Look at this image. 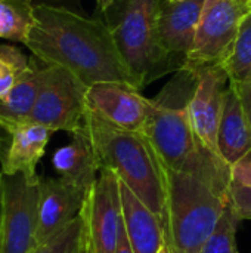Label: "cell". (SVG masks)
I'll list each match as a JSON object with an SVG mask.
<instances>
[{"instance_id": "obj_1", "label": "cell", "mask_w": 251, "mask_h": 253, "mask_svg": "<svg viewBox=\"0 0 251 253\" xmlns=\"http://www.w3.org/2000/svg\"><path fill=\"white\" fill-rule=\"evenodd\" d=\"M24 44L38 61L68 70L86 87L105 82L133 86L115 42L101 19L84 18L65 7L36 4L34 22Z\"/></svg>"}, {"instance_id": "obj_2", "label": "cell", "mask_w": 251, "mask_h": 253, "mask_svg": "<svg viewBox=\"0 0 251 253\" xmlns=\"http://www.w3.org/2000/svg\"><path fill=\"white\" fill-rule=\"evenodd\" d=\"M195 84L194 71H178V76L151 99L142 135L161 166L197 176L228 194L231 168L201 145L192 127L189 102Z\"/></svg>"}, {"instance_id": "obj_3", "label": "cell", "mask_w": 251, "mask_h": 253, "mask_svg": "<svg viewBox=\"0 0 251 253\" xmlns=\"http://www.w3.org/2000/svg\"><path fill=\"white\" fill-rule=\"evenodd\" d=\"M83 130L92 144L99 170L112 172L163 221L166 212L163 169L146 138L111 125L89 107Z\"/></svg>"}, {"instance_id": "obj_4", "label": "cell", "mask_w": 251, "mask_h": 253, "mask_svg": "<svg viewBox=\"0 0 251 253\" xmlns=\"http://www.w3.org/2000/svg\"><path fill=\"white\" fill-rule=\"evenodd\" d=\"M161 169L166 245L170 253H201L228 206V194L189 173Z\"/></svg>"}, {"instance_id": "obj_5", "label": "cell", "mask_w": 251, "mask_h": 253, "mask_svg": "<svg viewBox=\"0 0 251 253\" xmlns=\"http://www.w3.org/2000/svg\"><path fill=\"white\" fill-rule=\"evenodd\" d=\"M161 0H98L104 24L141 90L170 73L157 39Z\"/></svg>"}, {"instance_id": "obj_6", "label": "cell", "mask_w": 251, "mask_h": 253, "mask_svg": "<svg viewBox=\"0 0 251 253\" xmlns=\"http://www.w3.org/2000/svg\"><path fill=\"white\" fill-rule=\"evenodd\" d=\"M0 175V253H33L37 248L40 178Z\"/></svg>"}, {"instance_id": "obj_7", "label": "cell", "mask_w": 251, "mask_h": 253, "mask_svg": "<svg viewBox=\"0 0 251 253\" xmlns=\"http://www.w3.org/2000/svg\"><path fill=\"white\" fill-rule=\"evenodd\" d=\"M87 87L68 70L47 65L46 80L38 93L28 123H37L50 130L74 133L83 126L87 102Z\"/></svg>"}, {"instance_id": "obj_8", "label": "cell", "mask_w": 251, "mask_h": 253, "mask_svg": "<svg viewBox=\"0 0 251 253\" xmlns=\"http://www.w3.org/2000/svg\"><path fill=\"white\" fill-rule=\"evenodd\" d=\"M80 216L86 252L115 253L123 218L120 181L112 172L99 170L86 194Z\"/></svg>"}, {"instance_id": "obj_9", "label": "cell", "mask_w": 251, "mask_h": 253, "mask_svg": "<svg viewBox=\"0 0 251 253\" xmlns=\"http://www.w3.org/2000/svg\"><path fill=\"white\" fill-rule=\"evenodd\" d=\"M249 12L240 0H206L194 47L183 70L223 64L232 50L240 24Z\"/></svg>"}, {"instance_id": "obj_10", "label": "cell", "mask_w": 251, "mask_h": 253, "mask_svg": "<svg viewBox=\"0 0 251 253\" xmlns=\"http://www.w3.org/2000/svg\"><path fill=\"white\" fill-rule=\"evenodd\" d=\"M206 0H161L157 39L170 73L186 67Z\"/></svg>"}, {"instance_id": "obj_11", "label": "cell", "mask_w": 251, "mask_h": 253, "mask_svg": "<svg viewBox=\"0 0 251 253\" xmlns=\"http://www.w3.org/2000/svg\"><path fill=\"white\" fill-rule=\"evenodd\" d=\"M197 76V84L189 102V114L194 132L204 148L217 156V133L223 111L225 95L229 87V76L223 65H207L191 70Z\"/></svg>"}, {"instance_id": "obj_12", "label": "cell", "mask_w": 251, "mask_h": 253, "mask_svg": "<svg viewBox=\"0 0 251 253\" xmlns=\"http://www.w3.org/2000/svg\"><path fill=\"white\" fill-rule=\"evenodd\" d=\"M87 107L111 125L142 133L151 107V99L130 84L118 82L96 83L87 87Z\"/></svg>"}, {"instance_id": "obj_13", "label": "cell", "mask_w": 251, "mask_h": 253, "mask_svg": "<svg viewBox=\"0 0 251 253\" xmlns=\"http://www.w3.org/2000/svg\"><path fill=\"white\" fill-rule=\"evenodd\" d=\"M87 191L59 176L40 178L37 246L53 239L80 215Z\"/></svg>"}, {"instance_id": "obj_14", "label": "cell", "mask_w": 251, "mask_h": 253, "mask_svg": "<svg viewBox=\"0 0 251 253\" xmlns=\"http://www.w3.org/2000/svg\"><path fill=\"white\" fill-rule=\"evenodd\" d=\"M120 194L123 227L135 253H158L166 243L161 218L121 181Z\"/></svg>"}, {"instance_id": "obj_15", "label": "cell", "mask_w": 251, "mask_h": 253, "mask_svg": "<svg viewBox=\"0 0 251 253\" xmlns=\"http://www.w3.org/2000/svg\"><path fill=\"white\" fill-rule=\"evenodd\" d=\"M12 139L1 156L3 175L25 173L36 176V168L43 159L53 130L37 123H24L9 130Z\"/></svg>"}, {"instance_id": "obj_16", "label": "cell", "mask_w": 251, "mask_h": 253, "mask_svg": "<svg viewBox=\"0 0 251 253\" xmlns=\"http://www.w3.org/2000/svg\"><path fill=\"white\" fill-rule=\"evenodd\" d=\"M217 148L222 160L229 168L251 151V123L231 83L225 95L217 133Z\"/></svg>"}, {"instance_id": "obj_17", "label": "cell", "mask_w": 251, "mask_h": 253, "mask_svg": "<svg viewBox=\"0 0 251 253\" xmlns=\"http://www.w3.org/2000/svg\"><path fill=\"white\" fill-rule=\"evenodd\" d=\"M58 176L80 188L89 190L99 175V166L92 144L83 126L71 133V141L55 151L52 157Z\"/></svg>"}, {"instance_id": "obj_18", "label": "cell", "mask_w": 251, "mask_h": 253, "mask_svg": "<svg viewBox=\"0 0 251 253\" xmlns=\"http://www.w3.org/2000/svg\"><path fill=\"white\" fill-rule=\"evenodd\" d=\"M47 65L31 64L30 70L25 71L13 87L0 98V127L6 132L13 127L28 123L30 116L37 102L41 86L46 80Z\"/></svg>"}, {"instance_id": "obj_19", "label": "cell", "mask_w": 251, "mask_h": 253, "mask_svg": "<svg viewBox=\"0 0 251 253\" xmlns=\"http://www.w3.org/2000/svg\"><path fill=\"white\" fill-rule=\"evenodd\" d=\"M34 22L30 0H0V37L25 43Z\"/></svg>"}, {"instance_id": "obj_20", "label": "cell", "mask_w": 251, "mask_h": 253, "mask_svg": "<svg viewBox=\"0 0 251 253\" xmlns=\"http://www.w3.org/2000/svg\"><path fill=\"white\" fill-rule=\"evenodd\" d=\"M231 83H243L251 77V12L240 24V30L231 53L222 64Z\"/></svg>"}, {"instance_id": "obj_21", "label": "cell", "mask_w": 251, "mask_h": 253, "mask_svg": "<svg viewBox=\"0 0 251 253\" xmlns=\"http://www.w3.org/2000/svg\"><path fill=\"white\" fill-rule=\"evenodd\" d=\"M240 221L238 215L228 205L201 253H240L237 248V230Z\"/></svg>"}, {"instance_id": "obj_22", "label": "cell", "mask_w": 251, "mask_h": 253, "mask_svg": "<svg viewBox=\"0 0 251 253\" xmlns=\"http://www.w3.org/2000/svg\"><path fill=\"white\" fill-rule=\"evenodd\" d=\"M83 243V219L78 215L68 227L49 242L37 246L33 253H75Z\"/></svg>"}, {"instance_id": "obj_23", "label": "cell", "mask_w": 251, "mask_h": 253, "mask_svg": "<svg viewBox=\"0 0 251 253\" xmlns=\"http://www.w3.org/2000/svg\"><path fill=\"white\" fill-rule=\"evenodd\" d=\"M228 205L240 219H251V188L231 181L228 188Z\"/></svg>"}, {"instance_id": "obj_24", "label": "cell", "mask_w": 251, "mask_h": 253, "mask_svg": "<svg viewBox=\"0 0 251 253\" xmlns=\"http://www.w3.org/2000/svg\"><path fill=\"white\" fill-rule=\"evenodd\" d=\"M22 74L24 73H19L9 61L0 56V98H3L13 87V84Z\"/></svg>"}, {"instance_id": "obj_25", "label": "cell", "mask_w": 251, "mask_h": 253, "mask_svg": "<svg viewBox=\"0 0 251 253\" xmlns=\"http://www.w3.org/2000/svg\"><path fill=\"white\" fill-rule=\"evenodd\" d=\"M231 181L251 188V151L231 166Z\"/></svg>"}, {"instance_id": "obj_26", "label": "cell", "mask_w": 251, "mask_h": 253, "mask_svg": "<svg viewBox=\"0 0 251 253\" xmlns=\"http://www.w3.org/2000/svg\"><path fill=\"white\" fill-rule=\"evenodd\" d=\"M246 110V114L251 123V77L243 83H231Z\"/></svg>"}, {"instance_id": "obj_27", "label": "cell", "mask_w": 251, "mask_h": 253, "mask_svg": "<svg viewBox=\"0 0 251 253\" xmlns=\"http://www.w3.org/2000/svg\"><path fill=\"white\" fill-rule=\"evenodd\" d=\"M115 253H135L130 242H129V237L124 231V227L121 224V231H120V237H118V245H117V251Z\"/></svg>"}, {"instance_id": "obj_28", "label": "cell", "mask_w": 251, "mask_h": 253, "mask_svg": "<svg viewBox=\"0 0 251 253\" xmlns=\"http://www.w3.org/2000/svg\"><path fill=\"white\" fill-rule=\"evenodd\" d=\"M158 253H170V251H169V248H167V245L164 243V246L158 251Z\"/></svg>"}, {"instance_id": "obj_29", "label": "cell", "mask_w": 251, "mask_h": 253, "mask_svg": "<svg viewBox=\"0 0 251 253\" xmlns=\"http://www.w3.org/2000/svg\"><path fill=\"white\" fill-rule=\"evenodd\" d=\"M75 253H87V252H86V249H84V243H81L80 249H78V251H77Z\"/></svg>"}, {"instance_id": "obj_30", "label": "cell", "mask_w": 251, "mask_h": 253, "mask_svg": "<svg viewBox=\"0 0 251 253\" xmlns=\"http://www.w3.org/2000/svg\"><path fill=\"white\" fill-rule=\"evenodd\" d=\"M247 9L251 12V0H247Z\"/></svg>"}, {"instance_id": "obj_31", "label": "cell", "mask_w": 251, "mask_h": 253, "mask_svg": "<svg viewBox=\"0 0 251 253\" xmlns=\"http://www.w3.org/2000/svg\"><path fill=\"white\" fill-rule=\"evenodd\" d=\"M241 3H244V4H247V0H240Z\"/></svg>"}, {"instance_id": "obj_32", "label": "cell", "mask_w": 251, "mask_h": 253, "mask_svg": "<svg viewBox=\"0 0 251 253\" xmlns=\"http://www.w3.org/2000/svg\"><path fill=\"white\" fill-rule=\"evenodd\" d=\"M0 191H1V175H0Z\"/></svg>"}]
</instances>
